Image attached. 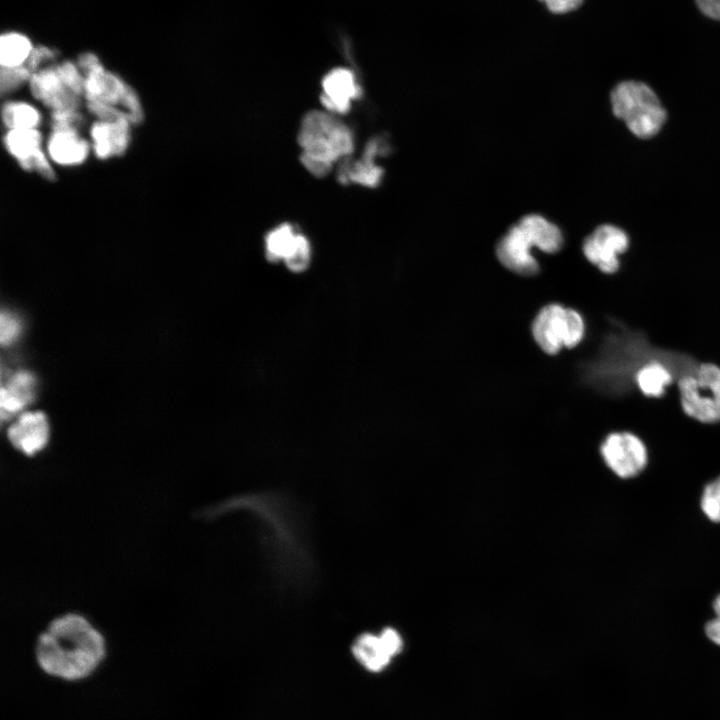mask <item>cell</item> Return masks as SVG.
<instances>
[{
  "mask_svg": "<svg viewBox=\"0 0 720 720\" xmlns=\"http://www.w3.org/2000/svg\"><path fill=\"white\" fill-rule=\"evenodd\" d=\"M42 134L38 129H10L4 136L8 153L26 170L28 164L43 152Z\"/></svg>",
  "mask_w": 720,
  "mask_h": 720,
  "instance_id": "cell-18",
  "label": "cell"
},
{
  "mask_svg": "<svg viewBox=\"0 0 720 720\" xmlns=\"http://www.w3.org/2000/svg\"><path fill=\"white\" fill-rule=\"evenodd\" d=\"M705 633L709 640L720 646V619L715 617L707 622Z\"/></svg>",
  "mask_w": 720,
  "mask_h": 720,
  "instance_id": "cell-33",
  "label": "cell"
},
{
  "mask_svg": "<svg viewBox=\"0 0 720 720\" xmlns=\"http://www.w3.org/2000/svg\"><path fill=\"white\" fill-rule=\"evenodd\" d=\"M57 72L64 85L74 94L84 97V75L79 67L70 61L56 65Z\"/></svg>",
  "mask_w": 720,
  "mask_h": 720,
  "instance_id": "cell-26",
  "label": "cell"
},
{
  "mask_svg": "<svg viewBox=\"0 0 720 720\" xmlns=\"http://www.w3.org/2000/svg\"><path fill=\"white\" fill-rule=\"evenodd\" d=\"M311 261V246L306 236L298 233L295 245L289 255L284 259L287 268L295 273L307 269Z\"/></svg>",
  "mask_w": 720,
  "mask_h": 720,
  "instance_id": "cell-24",
  "label": "cell"
},
{
  "mask_svg": "<svg viewBox=\"0 0 720 720\" xmlns=\"http://www.w3.org/2000/svg\"><path fill=\"white\" fill-rule=\"evenodd\" d=\"M654 361L666 363L677 381L693 374L700 364L686 353L654 346L643 332L614 322L596 355L584 365L583 375L595 390L620 397L634 390L637 373Z\"/></svg>",
  "mask_w": 720,
  "mask_h": 720,
  "instance_id": "cell-1",
  "label": "cell"
},
{
  "mask_svg": "<svg viewBox=\"0 0 720 720\" xmlns=\"http://www.w3.org/2000/svg\"><path fill=\"white\" fill-rule=\"evenodd\" d=\"M562 245L563 235L555 224L543 216L530 214L522 217L501 238L496 246V255L505 268L527 277L539 271V264L531 252L532 247L553 254Z\"/></svg>",
  "mask_w": 720,
  "mask_h": 720,
  "instance_id": "cell-4",
  "label": "cell"
},
{
  "mask_svg": "<svg viewBox=\"0 0 720 720\" xmlns=\"http://www.w3.org/2000/svg\"><path fill=\"white\" fill-rule=\"evenodd\" d=\"M130 125L128 120L95 121L90 127L95 156L106 160L124 154L130 144Z\"/></svg>",
  "mask_w": 720,
  "mask_h": 720,
  "instance_id": "cell-13",
  "label": "cell"
},
{
  "mask_svg": "<svg viewBox=\"0 0 720 720\" xmlns=\"http://www.w3.org/2000/svg\"><path fill=\"white\" fill-rule=\"evenodd\" d=\"M28 84L32 96L52 112L78 110L81 105V97L64 85L56 66L34 72Z\"/></svg>",
  "mask_w": 720,
  "mask_h": 720,
  "instance_id": "cell-10",
  "label": "cell"
},
{
  "mask_svg": "<svg viewBox=\"0 0 720 720\" xmlns=\"http://www.w3.org/2000/svg\"><path fill=\"white\" fill-rule=\"evenodd\" d=\"M84 97L87 102L116 106L121 103L129 85L117 75L108 72L100 64L84 75Z\"/></svg>",
  "mask_w": 720,
  "mask_h": 720,
  "instance_id": "cell-14",
  "label": "cell"
},
{
  "mask_svg": "<svg viewBox=\"0 0 720 720\" xmlns=\"http://www.w3.org/2000/svg\"><path fill=\"white\" fill-rule=\"evenodd\" d=\"M2 121L10 129H37L42 117L39 110L24 101H7L2 106Z\"/></svg>",
  "mask_w": 720,
  "mask_h": 720,
  "instance_id": "cell-22",
  "label": "cell"
},
{
  "mask_svg": "<svg viewBox=\"0 0 720 720\" xmlns=\"http://www.w3.org/2000/svg\"><path fill=\"white\" fill-rule=\"evenodd\" d=\"M34 653L43 672L76 681L99 667L106 655V642L86 616L67 612L53 618L38 635Z\"/></svg>",
  "mask_w": 720,
  "mask_h": 720,
  "instance_id": "cell-2",
  "label": "cell"
},
{
  "mask_svg": "<svg viewBox=\"0 0 720 720\" xmlns=\"http://www.w3.org/2000/svg\"><path fill=\"white\" fill-rule=\"evenodd\" d=\"M55 57V52L47 47H35L28 58L25 66L32 72L38 71V68Z\"/></svg>",
  "mask_w": 720,
  "mask_h": 720,
  "instance_id": "cell-30",
  "label": "cell"
},
{
  "mask_svg": "<svg viewBox=\"0 0 720 720\" xmlns=\"http://www.w3.org/2000/svg\"><path fill=\"white\" fill-rule=\"evenodd\" d=\"M376 154L377 143L371 141L366 146L361 160L353 165L340 169L338 174L339 180L343 183L351 181L367 187H376L380 183L383 175V169L374 164L373 159Z\"/></svg>",
  "mask_w": 720,
  "mask_h": 720,
  "instance_id": "cell-20",
  "label": "cell"
},
{
  "mask_svg": "<svg viewBox=\"0 0 720 720\" xmlns=\"http://www.w3.org/2000/svg\"><path fill=\"white\" fill-rule=\"evenodd\" d=\"M553 13L563 14L577 9L583 0H540Z\"/></svg>",
  "mask_w": 720,
  "mask_h": 720,
  "instance_id": "cell-31",
  "label": "cell"
},
{
  "mask_svg": "<svg viewBox=\"0 0 720 720\" xmlns=\"http://www.w3.org/2000/svg\"><path fill=\"white\" fill-rule=\"evenodd\" d=\"M33 49L31 41L25 35L17 32L4 33L0 40L1 67L25 65Z\"/></svg>",
  "mask_w": 720,
  "mask_h": 720,
  "instance_id": "cell-21",
  "label": "cell"
},
{
  "mask_svg": "<svg viewBox=\"0 0 720 720\" xmlns=\"http://www.w3.org/2000/svg\"><path fill=\"white\" fill-rule=\"evenodd\" d=\"M0 339L2 346L11 345L20 335L21 322L17 316L9 311L1 312Z\"/></svg>",
  "mask_w": 720,
  "mask_h": 720,
  "instance_id": "cell-29",
  "label": "cell"
},
{
  "mask_svg": "<svg viewBox=\"0 0 720 720\" xmlns=\"http://www.w3.org/2000/svg\"><path fill=\"white\" fill-rule=\"evenodd\" d=\"M600 452L605 464L620 478H632L647 465L648 453L643 441L630 432L610 433Z\"/></svg>",
  "mask_w": 720,
  "mask_h": 720,
  "instance_id": "cell-8",
  "label": "cell"
},
{
  "mask_svg": "<svg viewBox=\"0 0 720 720\" xmlns=\"http://www.w3.org/2000/svg\"><path fill=\"white\" fill-rule=\"evenodd\" d=\"M297 234L288 223L272 229L265 237L266 258L270 262L284 261L295 245Z\"/></svg>",
  "mask_w": 720,
  "mask_h": 720,
  "instance_id": "cell-23",
  "label": "cell"
},
{
  "mask_svg": "<svg viewBox=\"0 0 720 720\" xmlns=\"http://www.w3.org/2000/svg\"><path fill=\"white\" fill-rule=\"evenodd\" d=\"M89 142L74 130H52L47 141V155L60 166L82 164L90 152Z\"/></svg>",
  "mask_w": 720,
  "mask_h": 720,
  "instance_id": "cell-15",
  "label": "cell"
},
{
  "mask_svg": "<svg viewBox=\"0 0 720 720\" xmlns=\"http://www.w3.org/2000/svg\"><path fill=\"white\" fill-rule=\"evenodd\" d=\"M713 609L717 618L720 619V595H718L713 603Z\"/></svg>",
  "mask_w": 720,
  "mask_h": 720,
  "instance_id": "cell-34",
  "label": "cell"
},
{
  "mask_svg": "<svg viewBox=\"0 0 720 720\" xmlns=\"http://www.w3.org/2000/svg\"><path fill=\"white\" fill-rule=\"evenodd\" d=\"M322 88L320 101L326 111L333 114L348 112L352 100L360 95V87L354 74L346 68H336L328 72L322 80Z\"/></svg>",
  "mask_w": 720,
  "mask_h": 720,
  "instance_id": "cell-12",
  "label": "cell"
},
{
  "mask_svg": "<svg viewBox=\"0 0 720 720\" xmlns=\"http://www.w3.org/2000/svg\"><path fill=\"white\" fill-rule=\"evenodd\" d=\"M677 376L664 362L654 361L640 369L635 377V387L647 397L660 398Z\"/></svg>",
  "mask_w": 720,
  "mask_h": 720,
  "instance_id": "cell-19",
  "label": "cell"
},
{
  "mask_svg": "<svg viewBox=\"0 0 720 720\" xmlns=\"http://www.w3.org/2000/svg\"><path fill=\"white\" fill-rule=\"evenodd\" d=\"M629 247V237L625 231L610 224H604L594 230L583 244L586 259L604 273L618 270V256Z\"/></svg>",
  "mask_w": 720,
  "mask_h": 720,
  "instance_id": "cell-9",
  "label": "cell"
},
{
  "mask_svg": "<svg viewBox=\"0 0 720 720\" xmlns=\"http://www.w3.org/2000/svg\"><path fill=\"white\" fill-rule=\"evenodd\" d=\"M695 2L704 15L720 20V0H695Z\"/></svg>",
  "mask_w": 720,
  "mask_h": 720,
  "instance_id": "cell-32",
  "label": "cell"
},
{
  "mask_svg": "<svg viewBox=\"0 0 720 720\" xmlns=\"http://www.w3.org/2000/svg\"><path fill=\"white\" fill-rule=\"evenodd\" d=\"M700 506L709 520L720 523V476L705 486Z\"/></svg>",
  "mask_w": 720,
  "mask_h": 720,
  "instance_id": "cell-25",
  "label": "cell"
},
{
  "mask_svg": "<svg viewBox=\"0 0 720 720\" xmlns=\"http://www.w3.org/2000/svg\"><path fill=\"white\" fill-rule=\"evenodd\" d=\"M685 414L701 423L720 422V367L701 363L693 374L677 381Z\"/></svg>",
  "mask_w": 720,
  "mask_h": 720,
  "instance_id": "cell-7",
  "label": "cell"
},
{
  "mask_svg": "<svg viewBox=\"0 0 720 720\" xmlns=\"http://www.w3.org/2000/svg\"><path fill=\"white\" fill-rule=\"evenodd\" d=\"M531 332L543 352L555 355L563 347L573 348L582 341L585 322L575 309L551 303L538 311Z\"/></svg>",
  "mask_w": 720,
  "mask_h": 720,
  "instance_id": "cell-6",
  "label": "cell"
},
{
  "mask_svg": "<svg viewBox=\"0 0 720 720\" xmlns=\"http://www.w3.org/2000/svg\"><path fill=\"white\" fill-rule=\"evenodd\" d=\"M610 101L613 114L639 138L655 136L666 121L661 101L643 82L627 80L618 83L611 92Z\"/></svg>",
  "mask_w": 720,
  "mask_h": 720,
  "instance_id": "cell-5",
  "label": "cell"
},
{
  "mask_svg": "<svg viewBox=\"0 0 720 720\" xmlns=\"http://www.w3.org/2000/svg\"><path fill=\"white\" fill-rule=\"evenodd\" d=\"M297 141L302 149L301 163L316 177L328 175L333 163L350 155L354 148L349 127L333 113L321 110L304 115Z\"/></svg>",
  "mask_w": 720,
  "mask_h": 720,
  "instance_id": "cell-3",
  "label": "cell"
},
{
  "mask_svg": "<svg viewBox=\"0 0 720 720\" xmlns=\"http://www.w3.org/2000/svg\"><path fill=\"white\" fill-rule=\"evenodd\" d=\"M352 653L366 670L375 673L385 669L395 656L380 633L370 632L362 633L354 640Z\"/></svg>",
  "mask_w": 720,
  "mask_h": 720,
  "instance_id": "cell-17",
  "label": "cell"
},
{
  "mask_svg": "<svg viewBox=\"0 0 720 720\" xmlns=\"http://www.w3.org/2000/svg\"><path fill=\"white\" fill-rule=\"evenodd\" d=\"M84 123V118L78 110L53 111L51 114L52 130L78 131Z\"/></svg>",
  "mask_w": 720,
  "mask_h": 720,
  "instance_id": "cell-28",
  "label": "cell"
},
{
  "mask_svg": "<svg viewBox=\"0 0 720 720\" xmlns=\"http://www.w3.org/2000/svg\"><path fill=\"white\" fill-rule=\"evenodd\" d=\"M49 424L40 411L26 412L7 431L11 445L26 456L41 452L49 441Z\"/></svg>",
  "mask_w": 720,
  "mask_h": 720,
  "instance_id": "cell-11",
  "label": "cell"
},
{
  "mask_svg": "<svg viewBox=\"0 0 720 720\" xmlns=\"http://www.w3.org/2000/svg\"><path fill=\"white\" fill-rule=\"evenodd\" d=\"M36 384L35 376L29 371L21 370L8 377L0 392L2 420L11 418L32 402Z\"/></svg>",
  "mask_w": 720,
  "mask_h": 720,
  "instance_id": "cell-16",
  "label": "cell"
},
{
  "mask_svg": "<svg viewBox=\"0 0 720 720\" xmlns=\"http://www.w3.org/2000/svg\"><path fill=\"white\" fill-rule=\"evenodd\" d=\"M33 73L25 66L14 68L2 67L1 69V93L5 95L15 91L29 79Z\"/></svg>",
  "mask_w": 720,
  "mask_h": 720,
  "instance_id": "cell-27",
  "label": "cell"
}]
</instances>
